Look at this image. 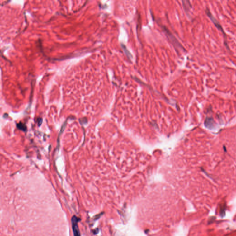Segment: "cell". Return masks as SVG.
Segmentation results:
<instances>
[{"instance_id":"cell-3","label":"cell","mask_w":236,"mask_h":236,"mask_svg":"<svg viewBox=\"0 0 236 236\" xmlns=\"http://www.w3.org/2000/svg\"><path fill=\"white\" fill-rule=\"evenodd\" d=\"M79 219L76 216H73L72 218V228L74 236H81L79 228H78V222Z\"/></svg>"},{"instance_id":"cell-2","label":"cell","mask_w":236,"mask_h":236,"mask_svg":"<svg viewBox=\"0 0 236 236\" xmlns=\"http://www.w3.org/2000/svg\"><path fill=\"white\" fill-rule=\"evenodd\" d=\"M206 14H207V16H208V17L210 18V19L213 22V23L215 25L216 27L219 31H220L222 32L223 36H224V40H225V42H226V41H227V37H226V34H225V32H224V29H223V28H222V26H221L220 23L214 17L213 14H212L211 12H210V10H209L208 8L206 9Z\"/></svg>"},{"instance_id":"cell-5","label":"cell","mask_w":236,"mask_h":236,"mask_svg":"<svg viewBox=\"0 0 236 236\" xmlns=\"http://www.w3.org/2000/svg\"><path fill=\"white\" fill-rule=\"evenodd\" d=\"M214 122L211 118H207L205 122V126L207 128H211L214 126Z\"/></svg>"},{"instance_id":"cell-4","label":"cell","mask_w":236,"mask_h":236,"mask_svg":"<svg viewBox=\"0 0 236 236\" xmlns=\"http://www.w3.org/2000/svg\"><path fill=\"white\" fill-rule=\"evenodd\" d=\"M182 2H183V6L184 9H185V11L186 12V13H187L188 12H190V10L191 8V5L189 1H183Z\"/></svg>"},{"instance_id":"cell-1","label":"cell","mask_w":236,"mask_h":236,"mask_svg":"<svg viewBox=\"0 0 236 236\" xmlns=\"http://www.w3.org/2000/svg\"><path fill=\"white\" fill-rule=\"evenodd\" d=\"M162 26L163 30V31L164 32H165V34L168 37V40H170L172 43V45L176 48H181V49H183L182 46L180 45V43L178 42V41L175 38V36L172 35V33L169 31V30L165 26Z\"/></svg>"},{"instance_id":"cell-6","label":"cell","mask_w":236,"mask_h":236,"mask_svg":"<svg viewBox=\"0 0 236 236\" xmlns=\"http://www.w3.org/2000/svg\"><path fill=\"white\" fill-rule=\"evenodd\" d=\"M122 46L123 49L124 50L126 54V55L128 56L129 58H131V57H132V55H131V54L129 52V51L126 49V47H125L124 45H123V44L122 45Z\"/></svg>"}]
</instances>
